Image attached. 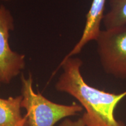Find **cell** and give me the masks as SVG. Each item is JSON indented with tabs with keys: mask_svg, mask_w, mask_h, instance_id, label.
Segmentation results:
<instances>
[{
	"mask_svg": "<svg viewBox=\"0 0 126 126\" xmlns=\"http://www.w3.org/2000/svg\"><path fill=\"white\" fill-rule=\"evenodd\" d=\"M1 82H0V86H1Z\"/></svg>",
	"mask_w": 126,
	"mask_h": 126,
	"instance_id": "10",
	"label": "cell"
},
{
	"mask_svg": "<svg viewBox=\"0 0 126 126\" xmlns=\"http://www.w3.org/2000/svg\"><path fill=\"white\" fill-rule=\"evenodd\" d=\"M82 64L79 58L65 57L60 64L63 72L56 83V89L70 94L79 102L85 110L81 117L85 126H126L116 119L114 111L126 96V91L114 94L90 86L81 74Z\"/></svg>",
	"mask_w": 126,
	"mask_h": 126,
	"instance_id": "1",
	"label": "cell"
},
{
	"mask_svg": "<svg viewBox=\"0 0 126 126\" xmlns=\"http://www.w3.org/2000/svg\"><path fill=\"white\" fill-rule=\"evenodd\" d=\"M109 10L104 15L105 29L126 26V0H109Z\"/></svg>",
	"mask_w": 126,
	"mask_h": 126,
	"instance_id": "7",
	"label": "cell"
},
{
	"mask_svg": "<svg viewBox=\"0 0 126 126\" xmlns=\"http://www.w3.org/2000/svg\"><path fill=\"white\" fill-rule=\"evenodd\" d=\"M58 126H85V125L81 117L77 120H72L69 119H65Z\"/></svg>",
	"mask_w": 126,
	"mask_h": 126,
	"instance_id": "8",
	"label": "cell"
},
{
	"mask_svg": "<svg viewBox=\"0 0 126 126\" xmlns=\"http://www.w3.org/2000/svg\"><path fill=\"white\" fill-rule=\"evenodd\" d=\"M22 108L25 109L29 126H54L61 120L81 112V105L58 104L47 99L33 88V78L31 74L26 78L21 76Z\"/></svg>",
	"mask_w": 126,
	"mask_h": 126,
	"instance_id": "2",
	"label": "cell"
},
{
	"mask_svg": "<svg viewBox=\"0 0 126 126\" xmlns=\"http://www.w3.org/2000/svg\"><path fill=\"white\" fill-rule=\"evenodd\" d=\"M22 95L0 97V126H29L27 118L21 113Z\"/></svg>",
	"mask_w": 126,
	"mask_h": 126,
	"instance_id": "6",
	"label": "cell"
},
{
	"mask_svg": "<svg viewBox=\"0 0 126 126\" xmlns=\"http://www.w3.org/2000/svg\"><path fill=\"white\" fill-rule=\"evenodd\" d=\"M106 0H93L90 9L86 15L85 28L81 38L66 57L78 54L86 44L95 40L100 31V25L103 21L104 10Z\"/></svg>",
	"mask_w": 126,
	"mask_h": 126,
	"instance_id": "5",
	"label": "cell"
},
{
	"mask_svg": "<svg viewBox=\"0 0 126 126\" xmlns=\"http://www.w3.org/2000/svg\"><path fill=\"white\" fill-rule=\"evenodd\" d=\"M94 41L105 72L126 79V26L101 30Z\"/></svg>",
	"mask_w": 126,
	"mask_h": 126,
	"instance_id": "3",
	"label": "cell"
},
{
	"mask_svg": "<svg viewBox=\"0 0 126 126\" xmlns=\"http://www.w3.org/2000/svg\"><path fill=\"white\" fill-rule=\"evenodd\" d=\"M14 29V18L4 5L0 6V82L8 84L25 66V56L14 51L9 44Z\"/></svg>",
	"mask_w": 126,
	"mask_h": 126,
	"instance_id": "4",
	"label": "cell"
},
{
	"mask_svg": "<svg viewBox=\"0 0 126 126\" xmlns=\"http://www.w3.org/2000/svg\"><path fill=\"white\" fill-rule=\"evenodd\" d=\"M3 1H9V0H3Z\"/></svg>",
	"mask_w": 126,
	"mask_h": 126,
	"instance_id": "9",
	"label": "cell"
}]
</instances>
